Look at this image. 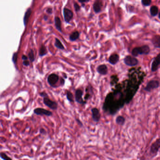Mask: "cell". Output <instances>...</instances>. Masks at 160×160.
<instances>
[{
	"instance_id": "d6a6232c",
	"label": "cell",
	"mask_w": 160,
	"mask_h": 160,
	"mask_svg": "<svg viewBox=\"0 0 160 160\" xmlns=\"http://www.w3.org/2000/svg\"><path fill=\"white\" fill-rule=\"evenodd\" d=\"M75 120H76V122L78 123V125H79V126H80V127H82V126H83V125L82 122L80 121V120L79 119H78V118H76Z\"/></svg>"
},
{
	"instance_id": "d6986e66",
	"label": "cell",
	"mask_w": 160,
	"mask_h": 160,
	"mask_svg": "<svg viewBox=\"0 0 160 160\" xmlns=\"http://www.w3.org/2000/svg\"><path fill=\"white\" fill-rule=\"evenodd\" d=\"M66 98L70 102H74L75 101V97L70 91H66Z\"/></svg>"
},
{
	"instance_id": "484cf974",
	"label": "cell",
	"mask_w": 160,
	"mask_h": 160,
	"mask_svg": "<svg viewBox=\"0 0 160 160\" xmlns=\"http://www.w3.org/2000/svg\"><path fill=\"white\" fill-rule=\"evenodd\" d=\"M18 53H15L13 55L12 60L13 63H14L16 67L17 66V60H18Z\"/></svg>"
},
{
	"instance_id": "f35d334b",
	"label": "cell",
	"mask_w": 160,
	"mask_h": 160,
	"mask_svg": "<svg viewBox=\"0 0 160 160\" xmlns=\"http://www.w3.org/2000/svg\"><path fill=\"white\" fill-rule=\"evenodd\" d=\"M44 18V19H45V20H47V18H48V17H47V16H45Z\"/></svg>"
},
{
	"instance_id": "44dd1931",
	"label": "cell",
	"mask_w": 160,
	"mask_h": 160,
	"mask_svg": "<svg viewBox=\"0 0 160 160\" xmlns=\"http://www.w3.org/2000/svg\"><path fill=\"white\" fill-rule=\"evenodd\" d=\"M55 45L58 49H60L61 50H64V47L63 46V45L61 42L60 40L59 39H58L57 38H56V39H55Z\"/></svg>"
},
{
	"instance_id": "f546056e",
	"label": "cell",
	"mask_w": 160,
	"mask_h": 160,
	"mask_svg": "<svg viewBox=\"0 0 160 160\" xmlns=\"http://www.w3.org/2000/svg\"><path fill=\"white\" fill-rule=\"evenodd\" d=\"M74 9H75V11H76V12H78V11L80 10V6H79L77 3H75V4H74Z\"/></svg>"
},
{
	"instance_id": "2e32d148",
	"label": "cell",
	"mask_w": 160,
	"mask_h": 160,
	"mask_svg": "<svg viewBox=\"0 0 160 160\" xmlns=\"http://www.w3.org/2000/svg\"><path fill=\"white\" fill-rule=\"evenodd\" d=\"M152 43L155 47L160 48V36H154L152 39Z\"/></svg>"
},
{
	"instance_id": "ffe728a7",
	"label": "cell",
	"mask_w": 160,
	"mask_h": 160,
	"mask_svg": "<svg viewBox=\"0 0 160 160\" xmlns=\"http://www.w3.org/2000/svg\"><path fill=\"white\" fill-rule=\"evenodd\" d=\"M79 37V33L78 31H76L72 33L70 36V39L72 41H74L78 39Z\"/></svg>"
},
{
	"instance_id": "836d02e7",
	"label": "cell",
	"mask_w": 160,
	"mask_h": 160,
	"mask_svg": "<svg viewBox=\"0 0 160 160\" xmlns=\"http://www.w3.org/2000/svg\"><path fill=\"white\" fill-rule=\"evenodd\" d=\"M39 132H40V133L41 134H45L46 133V131L45 130V129H43V128H41V129H40Z\"/></svg>"
},
{
	"instance_id": "5b68a950",
	"label": "cell",
	"mask_w": 160,
	"mask_h": 160,
	"mask_svg": "<svg viewBox=\"0 0 160 160\" xmlns=\"http://www.w3.org/2000/svg\"><path fill=\"white\" fill-rule=\"evenodd\" d=\"M33 113L38 116H46L47 117H51L53 115L51 111L40 108L35 109L33 110Z\"/></svg>"
},
{
	"instance_id": "4dcf8cb0",
	"label": "cell",
	"mask_w": 160,
	"mask_h": 160,
	"mask_svg": "<svg viewBox=\"0 0 160 160\" xmlns=\"http://www.w3.org/2000/svg\"><path fill=\"white\" fill-rule=\"evenodd\" d=\"M23 65H24L25 66H29L30 65V62L27 60L24 61L23 62Z\"/></svg>"
},
{
	"instance_id": "e0dca14e",
	"label": "cell",
	"mask_w": 160,
	"mask_h": 160,
	"mask_svg": "<svg viewBox=\"0 0 160 160\" xmlns=\"http://www.w3.org/2000/svg\"><path fill=\"white\" fill-rule=\"evenodd\" d=\"M32 14V10L31 8H29L26 11L24 17V23L25 25H27L29 20V18H30L31 15Z\"/></svg>"
},
{
	"instance_id": "ba28073f",
	"label": "cell",
	"mask_w": 160,
	"mask_h": 160,
	"mask_svg": "<svg viewBox=\"0 0 160 160\" xmlns=\"http://www.w3.org/2000/svg\"><path fill=\"white\" fill-rule=\"evenodd\" d=\"M160 148V139L156 140L152 144L150 147V153L152 154L155 155Z\"/></svg>"
},
{
	"instance_id": "9c48e42d",
	"label": "cell",
	"mask_w": 160,
	"mask_h": 160,
	"mask_svg": "<svg viewBox=\"0 0 160 160\" xmlns=\"http://www.w3.org/2000/svg\"><path fill=\"white\" fill-rule=\"evenodd\" d=\"M64 20L66 23H69L73 17V12L67 8H64Z\"/></svg>"
},
{
	"instance_id": "6da1fadb",
	"label": "cell",
	"mask_w": 160,
	"mask_h": 160,
	"mask_svg": "<svg viewBox=\"0 0 160 160\" xmlns=\"http://www.w3.org/2000/svg\"><path fill=\"white\" fill-rule=\"evenodd\" d=\"M149 47L146 45L133 48L132 51V54L133 57H137L139 55H147L149 53Z\"/></svg>"
},
{
	"instance_id": "d4e9b609",
	"label": "cell",
	"mask_w": 160,
	"mask_h": 160,
	"mask_svg": "<svg viewBox=\"0 0 160 160\" xmlns=\"http://www.w3.org/2000/svg\"><path fill=\"white\" fill-rule=\"evenodd\" d=\"M28 58L29 59V60L30 61V62L31 63H32L33 62H34L35 61V56H34V52H33V51L31 49L30 50V51L29 52V53L28 54Z\"/></svg>"
},
{
	"instance_id": "30bf717a",
	"label": "cell",
	"mask_w": 160,
	"mask_h": 160,
	"mask_svg": "<svg viewBox=\"0 0 160 160\" xmlns=\"http://www.w3.org/2000/svg\"><path fill=\"white\" fill-rule=\"evenodd\" d=\"M91 112L92 119L93 121L95 122H98L100 121L101 117L99 110L96 108H93L91 109Z\"/></svg>"
},
{
	"instance_id": "7a4b0ae2",
	"label": "cell",
	"mask_w": 160,
	"mask_h": 160,
	"mask_svg": "<svg viewBox=\"0 0 160 160\" xmlns=\"http://www.w3.org/2000/svg\"><path fill=\"white\" fill-rule=\"evenodd\" d=\"M59 80V76L56 73H51L47 78V81L51 87L56 88V84Z\"/></svg>"
},
{
	"instance_id": "5bb4252c",
	"label": "cell",
	"mask_w": 160,
	"mask_h": 160,
	"mask_svg": "<svg viewBox=\"0 0 160 160\" xmlns=\"http://www.w3.org/2000/svg\"><path fill=\"white\" fill-rule=\"evenodd\" d=\"M101 7H102V3L101 2H100V1H98V0H97L93 5V10L96 13L100 12L101 10Z\"/></svg>"
},
{
	"instance_id": "1f68e13d",
	"label": "cell",
	"mask_w": 160,
	"mask_h": 160,
	"mask_svg": "<svg viewBox=\"0 0 160 160\" xmlns=\"http://www.w3.org/2000/svg\"><path fill=\"white\" fill-rule=\"evenodd\" d=\"M65 79L64 78H62V77H61L60 78V85L61 86H64L65 84Z\"/></svg>"
},
{
	"instance_id": "7402d4cb",
	"label": "cell",
	"mask_w": 160,
	"mask_h": 160,
	"mask_svg": "<svg viewBox=\"0 0 160 160\" xmlns=\"http://www.w3.org/2000/svg\"><path fill=\"white\" fill-rule=\"evenodd\" d=\"M47 54L46 47L44 45H42L40 48L39 51V56L40 57H42Z\"/></svg>"
},
{
	"instance_id": "ab89813d",
	"label": "cell",
	"mask_w": 160,
	"mask_h": 160,
	"mask_svg": "<svg viewBox=\"0 0 160 160\" xmlns=\"http://www.w3.org/2000/svg\"><path fill=\"white\" fill-rule=\"evenodd\" d=\"M159 18L160 19V14H159Z\"/></svg>"
},
{
	"instance_id": "f1b7e54d",
	"label": "cell",
	"mask_w": 160,
	"mask_h": 160,
	"mask_svg": "<svg viewBox=\"0 0 160 160\" xmlns=\"http://www.w3.org/2000/svg\"><path fill=\"white\" fill-rule=\"evenodd\" d=\"M39 95L41 97H43V98L48 97L47 93L46 92H42L39 93Z\"/></svg>"
},
{
	"instance_id": "8d00e7d4",
	"label": "cell",
	"mask_w": 160,
	"mask_h": 160,
	"mask_svg": "<svg viewBox=\"0 0 160 160\" xmlns=\"http://www.w3.org/2000/svg\"><path fill=\"white\" fill-rule=\"evenodd\" d=\"M78 2L81 3H84L85 2H89V0H78Z\"/></svg>"
},
{
	"instance_id": "52a82bcc",
	"label": "cell",
	"mask_w": 160,
	"mask_h": 160,
	"mask_svg": "<svg viewBox=\"0 0 160 160\" xmlns=\"http://www.w3.org/2000/svg\"><path fill=\"white\" fill-rule=\"evenodd\" d=\"M124 63L129 66H134L138 64V60L135 57L128 56L125 57Z\"/></svg>"
},
{
	"instance_id": "603a6c76",
	"label": "cell",
	"mask_w": 160,
	"mask_h": 160,
	"mask_svg": "<svg viewBox=\"0 0 160 160\" xmlns=\"http://www.w3.org/2000/svg\"><path fill=\"white\" fill-rule=\"evenodd\" d=\"M158 8L155 6H153L150 8V13L153 17L155 16L158 14Z\"/></svg>"
},
{
	"instance_id": "e575fe53",
	"label": "cell",
	"mask_w": 160,
	"mask_h": 160,
	"mask_svg": "<svg viewBox=\"0 0 160 160\" xmlns=\"http://www.w3.org/2000/svg\"><path fill=\"white\" fill-rule=\"evenodd\" d=\"M46 12L49 14L52 13V9L51 8H48L46 10Z\"/></svg>"
},
{
	"instance_id": "9a60e30c",
	"label": "cell",
	"mask_w": 160,
	"mask_h": 160,
	"mask_svg": "<svg viewBox=\"0 0 160 160\" xmlns=\"http://www.w3.org/2000/svg\"><path fill=\"white\" fill-rule=\"evenodd\" d=\"M119 60V57L117 54H113L110 56L109 59V62L110 64L115 65L116 64Z\"/></svg>"
},
{
	"instance_id": "7c38bea8",
	"label": "cell",
	"mask_w": 160,
	"mask_h": 160,
	"mask_svg": "<svg viewBox=\"0 0 160 160\" xmlns=\"http://www.w3.org/2000/svg\"><path fill=\"white\" fill-rule=\"evenodd\" d=\"M97 71L100 75H106L108 71L107 65L105 64H101L98 66L97 68Z\"/></svg>"
},
{
	"instance_id": "83f0119b",
	"label": "cell",
	"mask_w": 160,
	"mask_h": 160,
	"mask_svg": "<svg viewBox=\"0 0 160 160\" xmlns=\"http://www.w3.org/2000/svg\"><path fill=\"white\" fill-rule=\"evenodd\" d=\"M142 4L145 6H149L151 4V0H142Z\"/></svg>"
},
{
	"instance_id": "4316f807",
	"label": "cell",
	"mask_w": 160,
	"mask_h": 160,
	"mask_svg": "<svg viewBox=\"0 0 160 160\" xmlns=\"http://www.w3.org/2000/svg\"><path fill=\"white\" fill-rule=\"evenodd\" d=\"M0 156L1 157L2 159L4 160H12V159L9 157L7 155V154L5 153H3V152H2L1 153V154H0Z\"/></svg>"
},
{
	"instance_id": "8fae6325",
	"label": "cell",
	"mask_w": 160,
	"mask_h": 160,
	"mask_svg": "<svg viewBox=\"0 0 160 160\" xmlns=\"http://www.w3.org/2000/svg\"><path fill=\"white\" fill-rule=\"evenodd\" d=\"M160 65V54H159L157 57L153 61L152 66H151V70L152 71H156L159 67V65Z\"/></svg>"
},
{
	"instance_id": "d590c367",
	"label": "cell",
	"mask_w": 160,
	"mask_h": 160,
	"mask_svg": "<svg viewBox=\"0 0 160 160\" xmlns=\"http://www.w3.org/2000/svg\"><path fill=\"white\" fill-rule=\"evenodd\" d=\"M29 59L28 57L26 56L25 55H23L22 57V59L23 61L27 60Z\"/></svg>"
},
{
	"instance_id": "74e56055",
	"label": "cell",
	"mask_w": 160,
	"mask_h": 160,
	"mask_svg": "<svg viewBox=\"0 0 160 160\" xmlns=\"http://www.w3.org/2000/svg\"><path fill=\"white\" fill-rule=\"evenodd\" d=\"M63 75H64V78H67V75L65 74V73H64V74H63Z\"/></svg>"
},
{
	"instance_id": "4fadbf2b",
	"label": "cell",
	"mask_w": 160,
	"mask_h": 160,
	"mask_svg": "<svg viewBox=\"0 0 160 160\" xmlns=\"http://www.w3.org/2000/svg\"><path fill=\"white\" fill-rule=\"evenodd\" d=\"M85 93L86 94L84 97V100L87 101L92 97L91 93H93V89L91 85H88L86 87Z\"/></svg>"
},
{
	"instance_id": "cb8c5ba5",
	"label": "cell",
	"mask_w": 160,
	"mask_h": 160,
	"mask_svg": "<svg viewBox=\"0 0 160 160\" xmlns=\"http://www.w3.org/2000/svg\"><path fill=\"white\" fill-rule=\"evenodd\" d=\"M125 118L122 116H118L116 118V123L119 125H123L125 123Z\"/></svg>"
},
{
	"instance_id": "8992f818",
	"label": "cell",
	"mask_w": 160,
	"mask_h": 160,
	"mask_svg": "<svg viewBox=\"0 0 160 160\" xmlns=\"http://www.w3.org/2000/svg\"><path fill=\"white\" fill-rule=\"evenodd\" d=\"M160 86L159 82L157 80H151L148 82L144 88L145 90L147 92H150L153 89H156Z\"/></svg>"
},
{
	"instance_id": "ac0fdd59",
	"label": "cell",
	"mask_w": 160,
	"mask_h": 160,
	"mask_svg": "<svg viewBox=\"0 0 160 160\" xmlns=\"http://www.w3.org/2000/svg\"><path fill=\"white\" fill-rule=\"evenodd\" d=\"M55 25L56 27V28L59 31V32H62V23H61V21L60 18L58 17H56L55 18Z\"/></svg>"
},
{
	"instance_id": "3957f363",
	"label": "cell",
	"mask_w": 160,
	"mask_h": 160,
	"mask_svg": "<svg viewBox=\"0 0 160 160\" xmlns=\"http://www.w3.org/2000/svg\"><path fill=\"white\" fill-rule=\"evenodd\" d=\"M83 95V92L81 89L78 88L75 91V101L77 103H79L82 105H85L87 103V101H86L85 100L83 99L82 97Z\"/></svg>"
},
{
	"instance_id": "277c9868",
	"label": "cell",
	"mask_w": 160,
	"mask_h": 160,
	"mask_svg": "<svg viewBox=\"0 0 160 160\" xmlns=\"http://www.w3.org/2000/svg\"><path fill=\"white\" fill-rule=\"evenodd\" d=\"M43 103L50 109L53 110H57L58 109V104L57 102L52 100L48 97L43 98Z\"/></svg>"
}]
</instances>
